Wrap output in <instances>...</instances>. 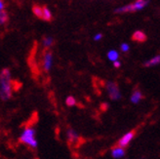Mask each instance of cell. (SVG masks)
Returning <instances> with one entry per match:
<instances>
[{"mask_svg":"<svg viewBox=\"0 0 160 159\" xmlns=\"http://www.w3.org/2000/svg\"><path fill=\"white\" fill-rule=\"evenodd\" d=\"M14 90L15 82L12 78L11 70L5 67L0 71V99L4 102L9 101Z\"/></svg>","mask_w":160,"mask_h":159,"instance_id":"6da1fadb","label":"cell"},{"mask_svg":"<svg viewBox=\"0 0 160 159\" xmlns=\"http://www.w3.org/2000/svg\"><path fill=\"white\" fill-rule=\"evenodd\" d=\"M19 141L29 148H36L38 147V141L36 139V131L33 126H27L22 131Z\"/></svg>","mask_w":160,"mask_h":159,"instance_id":"7a4b0ae2","label":"cell"},{"mask_svg":"<svg viewBox=\"0 0 160 159\" xmlns=\"http://www.w3.org/2000/svg\"><path fill=\"white\" fill-rule=\"evenodd\" d=\"M148 4V0H136L135 2L126 5L123 7H120L115 10V13H128V12H136L142 10V8H145Z\"/></svg>","mask_w":160,"mask_h":159,"instance_id":"3957f363","label":"cell"},{"mask_svg":"<svg viewBox=\"0 0 160 159\" xmlns=\"http://www.w3.org/2000/svg\"><path fill=\"white\" fill-rule=\"evenodd\" d=\"M106 89H107V92L111 100L117 101L121 98V93H120L119 87L115 82L108 81L106 84Z\"/></svg>","mask_w":160,"mask_h":159,"instance_id":"277c9868","label":"cell"},{"mask_svg":"<svg viewBox=\"0 0 160 159\" xmlns=\"http://www.w3.org/2000/svg\"><path fill=\"white\" fill-rule=\"evenodd\" d=\"M41 67L44 72L48 73L52 69L53 67V54L51 51L46 50L43 54L42 57V62H41Z\"/></svg>","mask_w":160,"mask_h":159,"instance_id":"5b68a950","label":"cell"},{"mask_svg":"<svg viewBox=\"0 0 160 159\" xmlns=\"http://www.w3.org/2000/svg\"><path fill=\"white\" fill-rule=\"evenodd\" d=\"M136 132H137L136 130H132L130 132L126 133L122 138L119 139V141L117 142V144H116V147H122V148L127 147L131 142V141L134 139V137L136 136Z\"/></svg>","mask_w":160,"mask_h":159,"instance_id":"8992f818","label":"cell"},{"mask_svg":"<svg viewBox=\"0 0 160 159\" xmlns=\"http://www.w3.org/2000/svg\"><path fill=\"white\" fill-rule=\"evenodd\" d=\"M66 136H67V140L68 142V144L73 146V145H78L80 142V140H81V138H80L79 134L73 130L71 128H68L67 130V133H66Z\"/></svg>","mask_w":160,"mask_h":159,"instance_id":"52a82bcc","label":"cell"},{"mask_svg":"<svg viewBox=\"0 0 160 159\" xmlns=\"http://www.w3.org/2000/svg\"><path fill=\"white\" fill-rule=\"evenodd\" d=\"M132 39L136 42H145L147 40V35L141 30L135 31L132 35Z\"/></svg>","mask_w":160,"mask_h":159,"instance_id":"ba28073f","label":"cell"},{"mask_svg":"<svg viewBox=\"0 0 160 159\" xmlns=\"http://www.w3.org/2000/svg\"><path fill=\"white\" fill-rule=\"evenodd\" d=\"M111 155L114 158H122L125 155V148L119 147H114L111 149Z\"/></svg>","mask_w":160,"mask_h":159,"instance_id":"9c48e42d","label":"cell"},{"mask_svg":"<svg viewBox=\"0 0 160 159\" xmlns=\"http://www.w3.org/2000/svg\"><path fill=\"white\" fill-rule=\"evenodd\" d=\"M142 99H143V95L140 90H135L131 96V102L133 104H138Z\"/></svg>","mask_w":160,"mask_h":159,"instance_id":"30bf717a","label":"cell"},{"mask_svg":"<svg viewBox=\"0 0 160 159\" xmlns=\"http://www.w3.org/2000/svg\"><path fill=\"white\" fill-rule=\"evenodd\" d=\"M54 44V39L53 37L51 36H46L43 38V40H42V45L43 47L45 48V50H49L51 47L53 46Z\"/></svg>","mask_w":160,"mask_h":159,"instance_id":"8fae6325","label":"cell"},{"mask_svg":"<svg viewBox=\"0 0 160 159\" xmlns=\"http://www.w3.org/2000/svg\"><path fill=\"white\" fill-rule=\"evenodd\" d=\"M42 20L47 21V22H50L53 19V15L51 13V11L48 9V7H42Z\"/></svg>","mask_w":160,"mask_h":159,"instance_id":"7c38bea8","label":"cell"},{"mask_svg":"<svg viewBox=\"0 0 160 159\" xmlns=\"http://www.w3.org/2000/svg\"><path fill=\"white\" fill-rule=\"evenodd\" d=\"M160 63V56H155L154 58L148 60V62H145V66L146 67H152V66H156Z\"/></svg>","mask_w":160,"mask_h":159,"instance_id":"4fadbf2b","label":"cell"},{"mask_svg":"<svg viewBox=\"0 0 160 159\" xmlns=\"http://www.w3.org/2000/svg\"><path fill=\"white\" fill-rule=\"evenodd\" d=\"M66 105L68 107H75L77 105V101H76V99L73 96H68L67 99H66Z\"/></svg>","mask_w":160,"mask_h":159,"instance_id":"5bb4252c","label":"cell"},{"mask_svg":"<svg viewBox=\"0 0 160 159\" xmlns=\"http://www.w3.org/2000/svg\"><path fill=\"white\" fill-rule=\"evenodd\" d=\"M32 12H33V14L36 16L37 18L42 19V14H43V12H42V7H40L39 5H33V7H32Z\"/></svg>","mask_w":160,"mask_h":159,"instance_id":"9a60e30c","label":"cell"},{"mask_svg":"<svg viewBox=\"0 0 160 159\" xmlns=\"http://www.w3.org/2000/svg\"><path fill=\"white\" fill-rule=\"evenodd\" d=\"M118 57H119V55H118L117 51H115V50H110L108 53V58L111 62H116V61H118Z\"/></svg>","mask_w":160,"mask_h":159,"instance_id":"2e32d148","label":"cell"},{"mask_svg":"<svg viewBox=\"0 0 160 159\" xmlns=\"http://www.w3.org/2000/svg\"><path fill=\"white\" fill-rule=\"evenodd\" d=\"M9 20V16H8L7 12L5 10L0 12V26H3Z\"/></svg>","mask_w":160,"mask_h":159,"instance_id":"e0dca14e","label":"cell"},{"mask_svg":"<svg viewBox=\"0 0 160 159\" xmlns=\"http://www.w3.org/2000/svg\"><path fill=\"white\" fill-rule=\"evenodd\" d=\"M129 49H130V46L128 45L127 43H123L121 45V50H122V52H128V51H129Z\"/></svg>","mask_w":160,"mask_h":159,"instance_id":"ac0fdd59","label":"cell"},{"mask_svg":"<svg viewBox=\"0 0 160 159\" xmlns=\"http://www.w3.org/2000/svg\"><path fill=\"white\" fill-rule=\"evenodd\" d=\"M102 38V33H97L94 36V40L95 41H99V40H101Z\"/></svg>","mask_w":160,"mask_h":159,"instance_id":"d6986e66","label":"cell"},{"mask_svg":"<svg viewBox=\"0 0 160 159\" xmlns=\"http://www.w3.org/2000/svg\"><path fill=\"white\" fill-rule=\"evenodd\" d=\"M4 7H5V5H4L3 0H0V12L4 10Z\"/></svg>","mask_w":160,"mask_h":159,"instance_id":"ffe728a7","label":"cell"},{"mask_svg":"<svg viewBox=\"0 0 160 159\" xmlns=\"http://www.w3.org/2000/svg\"><path fill=\"white\" fill-rule=\"evenodd\" d=\"M113 66H114V67L118 68V67H120V66H121V63H120L119 61H116V62H113Z\"/></svg>","mask_w":160,"mask_h":159,"instance_id":"44dd1931","label":"cell"},{"mask_svg":"<svg viewBox=\"0 0 160 159\" xmlns=\"http://www.w3.org/2000/svg\"><path fill=\"white\" fill-rule=\"evenodd\" d=\"M34 159H36V158H34Z\"/></svg>","mask_w":160,"mask_h":159,"instance_id":"7402d4cb","label":"cell"},{"mask_svg":"<svg viewBox=\"0 0 160 159\" xmlns=\"http://www.w3.org/2000/svg\"><path fill=\"white\" fill-rule=\"evenodd\" d=\"M80 159H81V158H80Z\"/></svg>","mask_w":160,"mask_h":159,"instance_id":"603a6c76","label":"cell"}]
</instances>
